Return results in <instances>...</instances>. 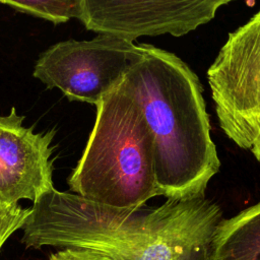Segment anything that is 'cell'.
<instances>
[{
    "label": "cell",
    "instance_id": "277c9868",
    "mask_svg": "<svg viewBox=\"0 0 260 260\" xmlns=\"http://www.w3.org/2000/svg\"><path fill=\"white\" fill-rule=\"evenodd\" d=\"M207 81L221 130L260 162V9L230 32Z\"/></svg>",
    "mask_w": 260,
    "mask_h": 260
},
{
    "label": "cell",
    "instance_id": "7a4b0ae2",
    "mask_svg": "<svg viewBox=\"0 0 260 260\" xmlns=\"http://www.w3.org/2000/svg\"><path fill=\"white\" fill-rule=\"evenodd\" d=\"M140 57L123 77L153 138L158 193L204 196L220 160L198 76L175 54L140 44Z\"/></svg>",
    "mask_w": 260,
    "mask_h": 260
},
{
    "label": "cell",
    "instance_id": "52a82bcc",
    "mask_svg": "<svg viewBox=\"0 0 260 260\" xmlns=\"http://www.w3.org/2000/svg\"><path fill=\"white\" fill-rule=\"evenodd\" d=\"M23 116L12 108L0 115V202L18 203L21 199L37 202L52 192L55 132H34L23 126Z\"/></svg>",
    "mask_w": 260,
    "mask_h": 260
},
{
    "label": "cell",
    "instance_id": "30bf717a",
    "mask_svg": "<svg viewBox=\"0 0 260 260\" xmlns=\"http://www.w3.org/2000/svg\"><path fill=\"white\" fill-rule=\"evenodd\" d=\"M31 207L24 208L18 203L0 202V249L6 240L26 223Z\"/></svg>",
    "mask_w": 260,
    "mask_h": 260
},
{
    "label": "cell",
    "instance_id": "8992f818",
    "mask_svg": "<svg viewBox=\"0 0 260 260\" xmlns=\"http://www.w3.org/2000/svg\"><path fill=\"white\" fill-rule=\"evenodd\" d=\"M232 0H80L86 29L133 42L139 37H183L211 21Z\"/></svg>",
    "mask_w": 260,
    "mask_h": 260
},
{
    "label": "cell",
    "instance_id": "8fae6325",
    "mask_svg": "<svg viewBox=\"0 0 260 260\" xmlns=\"http://www.w3.org/2000/svg\"><path fill=\"white\" fill-rule=\"evenodd\" d=\"M49 260H110L104 255L88 251L79 250L73 248L60 249L59 251L52 253Z\"/></svg>",
    "mask_w": 260,
    "mask_h": 260
},
{
    "label": "cell",
    "instance_id": "ba28073f",
    "mask_svg": "<svg viewBox=\"0 0 260 260\" xmlns=\"http://www.w3.org/2000/svg\"><path fill=\"white\" fill-rule=\"evenodd\" d=\"M207 260H260V201L220 221Z\"/></svg>",
    "mask_w": 260,
    "mask_h": 260
},
{
    "label": "cell",
    "instance_id": "3957f363",
    "mask_svg": "<svg viewBox=\"0 0 260 260\" xmlns=\"http://www.w3.org/2000/svg\"><path fill=\"white\" fill-rule=\"evenodd\" d=\"M96 107L85 148L68 178L71 193L112 207L144 205L159 196L153 138L123 79Z\"/></svg>",
    "mask_w": 260,
    "mask_h": 260
},
{
    "label": "cell",
    "instance_id": "6da1fadb",
    "mask_svg": "<svg viewBox=\"0 0 260 260\" xmlns=\"http://www.w3.org/2000/svg\"><path fill=\"white\" fill-rule=\"evenodd\" d=\"M219 205L205 196L118 208L54 189L31 206L26 248L88 250L110 260H207Z\"/></svg>",
    "mask_w": 260,
    "mask_h": 260
},
{
    "label": "cell",
    "instance_id": "9c48e42d",
    "mask_svg": "<svg viewBox=\"0 0 260 260\" xmlns=\"http://www.w3.org/2000/svg\"><path fill=\"white\" fill-rule=\"evenodd\" d=\"M0 3L56 24L80 17V0H0Z\"/></svg>",
    "mask_w": 260,
    "mask_h": 260
},
{
    "label": "cell",
    "instance_id": "5b68a950",
    "mask_svg": "<svg viewBox=\"0 0 260 260\" xmlns=\"http://www.w3.org/2000/svg\"><path fill=\"white\" fill-rule=\"evenodd\" d=\"M139 57V45L114 36L68 40L51 46L39 57L34 76L49 88L60 89L70 101L96 106Z\"/></svg>",
    "mask_w": 260,
    "mask_h": 260
}]
</instances>
